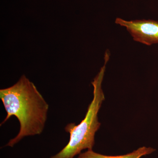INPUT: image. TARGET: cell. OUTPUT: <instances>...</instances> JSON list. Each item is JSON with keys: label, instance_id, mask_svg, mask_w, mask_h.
<instances>
[{"label": "cell", "instance_id": "1", "mask_svg": "<svg viewBox=\"0 0 158 158\" xmlns=\"http://www.w3.org/2000/svg\"><path fill=\"white\" fill-rule=\"evenodd\" d=\"M0 98L7 113L1 126L12 116L17 118L20 125L17 135L5 146L13 147L25 137L41 134L47 120L49 105L25 75L11 87L1 89Z\"/></svg>", "mask_w": 158, "mask_h": 158}, {"label": "cell", "instance_id": "2", "mask_svg": "<svg viewBox=\"0 0 158 158\" xmlns=\"http://www.w3.org/2000/svg\"><path fill=\"white\" fill-rule=\"evenodd\" d=\"M110 57H105L104 65L91 82L94 88L93 98L88 106L85 118L78 125L70 123L65 127V131L70 135L68 143L50 158H73L80 154L83 150H92L95 143V133L101 126L98 115L105 100L102 85L106 65Z\"/></svg>", "mask_w": 158, "mask_h": 158}, {"label": "cell", "instance_id": "3", "mask_svg": "<svg viewBox=\"0 0 158 158\" xmlns=\"http://www.w3.org/2000/svg\"><path fill=\"white\" fill-rule=\"evenodd\" d=\"M116 24L126 28L136 42L150 46L158 44V21L151 19L127 21L117 18Z\"/></svg>", "mask_w": 158, "mask_h": 158}, {"label": "cell", "instance_id": "4", "mask_svg": "<svg viewBox=\"0 0 158 158\" xmlns=\"http://www.w3.org/2000/svg\"><path fill=\"white\" fill-rule=\"evenodd\" d=\"M155 151V149L152 148L142 147L124 155L109 156L94 152L92 150H88L85 152L81 153L77 158H140L143 156L150 154Z\"/></svg>", "mask_w": 158, "mask_h": 158}]
</instances>
